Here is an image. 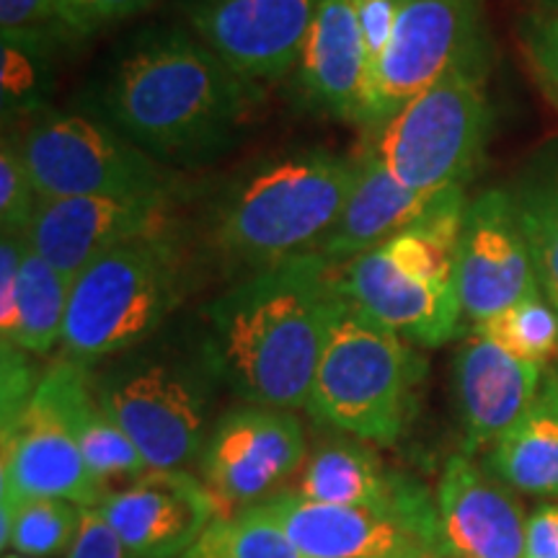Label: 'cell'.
Listing matches in <instances>:
<instances>
[{
	"mask_svg": "<svg viewBox=\"0 0 558 558\" xmlns=\"http://www.w3.org/2000/svg\"><path fill=\"white\" fill-rule=\"evenodd\" d=\"M262 101L194 32L132 39L96 88V117L163 166H202L235 143Z\"/></svg>",
	"mask_w": 558,
	"mask_h": 558,
	"instance_id": "cell-1",
	"label": "cell"
},
{
	"mask_svg": "<svg viewBox=\"0 0 558 558\" xmlns=\"http://www.w3.org/2000/svg\"><path fill=\"white\" fill-rule=\"evenodd\" d=\"M337 300L318 251L251 271L207 305L209 367L248 407L305 409Z\"/></svg>",
	"mask_w": 558,
	"mask_h": 558,
	"instance_id": "cell-2",
	"label": "cell"
},
{
	"mask_svg": "<svg viewBox=\"0 0 558 558\" xmlns=\"http://www.w3.org/2000/svg\"><path fill=\"white\" fill-rule=\"evenodd\" d=\"M360 169L362 158L326 148L256 166L222 197L215 246L248 275L318 251L341 218Z\"/></svg>",
	"mask_w": 558,
	"mask_h": 558,
	"instance_id": "cell-3",
	"label": "cell"
},
{
	"mask_svg": "<svg viewBox=\"0 0 558 558\" xmlns=\"http://www.w3.org/2000/svg\"><path fill=\"white\" fill-rule=\"evenodd\" d=\"M190 290V256L177 228L122 243L75 277L62 357L96 365L148 344Z\"/></svg>",
	"mask_w": 558,
	"mask_h": 558,
	"instance_id": "cell-4",
	"label": "cell"
},
{
	"mask_svg": "<svg viewBox=\"0 0 558 558\" xmlns=\"http://www.w3.org/2000/svg\"><path fill=\"white\" fill-rule=\"evenodd\" d=\"M422 375L407 339L339 295L305 409L341 435L393 445L414 411Z\"/></svg>",
	"mask_w": 558,
	"mask_h": 558,
	"instance_id": "cell-5",
	"label": "cell"
},
{
	"mask_svg": "<svg viewBox=\"0 0 558 558\" xmlns=\"http://www.w3.org/2000/svg\"><path fill=\"white\" fill-rule=\"evenodd\" d=\"M218 375L199 357L153 349L120 354L94 380L96 399L120 424L150 471H190L209 437V386Z\"/></svg>",
	"mask_w": 558,
	"mask_h": 558,
	"instance_id": "cell-6",
	"label": "cell"
},
{
	"mask_svg": "<svg viewBox=\"0 0 558 558\" xmlns=\"http://www.w3.org/2000/svg\"><path fill=\"white\" fill-rule=\"evenodd\" d=\"M13 143L41 199H177L169 166L158 163L96 114L45 107L26 117V128Z\"/></svg>",
	"mask_w": 558,
	"mask_h": 558,
	"instance_id": "cell-7",
	"label": "cell"
},
{
	"mask_svg": "<svg viewBox=\"0 0 558 558\" xmlns=\"http://www.w3.org/2000/svg\"><path fill=\"white\" fill-rule=\"evenodd\" d=\"M484 73L486 68H465L445 75L375 130L369 153L407 190L437 194L465 186L492 122Z\"/></svg>",
	"mask_w": 558,
	"mask_h": 558,
	"instance_id": "cell-8",
	"label": "cell"
},
{
	"mask_svg": "<svg viewBox=\"0 0 558 558\" xmlns=\"http://www.w3.org/2000/svg\"><path fill=\"white\" fill-rule=\"evenodd\" d=\"M488 29L481 0H401L386 52L369 75L362 122L378 130L445 75L486 68Z\"/></svg>",
	"mask_w": 558,
	"mask_h": 558,
	"instance_id": "cell-9",
	"label": "cell"
},
{
	"mask_svg": "<svg viewBox=\"0 0 558 558\" xmlns=\"http://www.w3.org/2000/svg\"><path fill=\"white\" fill-rule=\"evenodd\" d=\"M243 512L290 535L311 558H448L435 499L418 507H341L279 494Z\"/></svg>",
	"mask_w": 558,
	"mask_h": 558,
	"instance_id": "cell-10",
	"label": "cell"
},
{
	"mask_svg": "<svg viewBox=\"0 0 558 558\" xmlns=\"http://www.w3.org/2000/svg\"><path fill=\"white\" fill-rule=\"evenodd\" d=\"M305 458V429L292 411L243 407L218 418L197 465L220 514H239L271 499Z\"/></svg>",
	"mask_w": 558,
	"mask_h": 558,
	"instance_id": "cell-11",
	"label": "cell"
},
{
	"mask_svg": "<svg viewBox=\"0 0 558 558\" xmlns=\"http://www.w3.org/2000/svg\"><path fill=\"white\" fill-rule=\"evenodd\" d=\"M324 0H190L192 32L254 86L292 73Z\"/></svg>",
	"mask_w": 558,
	"mask_h": 558,
	"instance_id": "cell-12",
	"label": "cell"
},
{
	"mask_svg": "<svg viewBox=\"0 0 558 558\" xmlns=\"http://www.w3.org/2000/svg\"><path fill=\"white\" fill-rule=\"evenodd\" d=\"M456 288L471 326L541 292L512 192L486 190L469 202L458 243Z\"/></svg>",
	"mask_w": 558,
	"mask_h": 558,
	"instance_id": "cell-13",
	"label": "cell"
},
{
	"mask_svg": "<svg viewBox=\"0 0 558 558\" xmlns=\"http://www.w3.org/2000/svg\"><path fill=\"white\" fill-rule=\"evenodd\" d=\"M0 486L3 497L65 499L78 507H99L111 492L88 469L45 375L24 416L3 432Z\"/></svg>",
	"mask_w": 558,
	"mask_h": 558,
	"instance_id": "cell-14",
	"label": "cell"
},
{
	"mask_svg": "<svg viewBox=\"0 0 558 558\" xmlns=\"http://www.w3.org/2000/svg\"><path fill=\"white\" fill-rule=\"evenodd\" d=\"M173 197L41 199L26 241L47 264L70 277L140 235L171 228Z\"/></svg>",
	"mask_w": 558,
	"mask_h": 558,
	"instance_id": "cell-15",
	"label": "cell"
},
{
	"mask_svg": "<svg viewBox=\"0 0 558 558\" xmlns=\"http://www.w3.org/2000/svg\"><path fill=\"white\" fill-rule=\"evenodd\" d=\"M99 512L137 558H181L220 518L205 481L190 471H150L109 492Z\"/></svg>",
	"mask_w": 558,
	"mask_h": 558,
	"instance_id": "cell-16",
	"label": "cell"
},
{
	"mask_svg": "<svg viewBox=\"0 0 558 558\" xmlns=\"http://www.w3.org/2000/svg\"><path fill=\"white\" fill-rule=\"evenodd\" d=\"M337 292L418 347L448 344L465 320L456 284H432L407 275L380 246L337 267Z\"/></svg>",
	"mask_w": 558,
	"mask_h": 558,
	"instance_id": "cell-17",
	"label": "cell"
},
{
	"mask_svg": "<svg viewBox=\"0 0 558 558\" xmlns=\"http://www.w3.org/2000/svg\"><path fill=\"white\" fill-rule=\"evenodd\" d=\"M448 558H525V527L512 488L460 452L445 463L435 494Z\"/></svg>",
	"mask_w": 558,
	"mask_h": 558,
	"instance_id": "cell-18",
	"label": "cell"
},
{
	"mask_svg": "<svg viewBox=\"0 0 558 558\" xmlns=\"http://www.w3.org/2000/svg\"><path fill=\"white\" fill-rule=\"evenodd\" d=\"M292 86L305 109L339 122H362L369 60L357 0H324L292 68Z\"/></svg>",
	"mask_w": 558,
	"mask_h": 558,
	"instance_id": "cell-19",
	"label": "cell"
},
{
	"mask_svg": "<svg viewBox=\"0 0 558 558\" xmlns=\"http://www.w3.org/2000/svg\"><path fill=\"white\" fill-rule=\"evenodd\" d=\"M543 365L520 360L486 333L469 331L456 354V396L465 456L492 448L535 401Z\"/></svg>",
	"mask_w": 558,
	"mask_h": 558,
	"instance_id": "cell-20",
	"label": "cell"
},
{
	"mask_svg": "<svg viewBox=\"0 0 558 558\" xmlns=\"http://www.w3.org/2000/svg\"><path fill=\"white\" fill-rule=\"evenodd\" d=\"M292 497L341 507H418L427 505V488L414 478L393 473L357 437H339L318 445L305 458Z\"/></svg>",
	"mask_w": 558,
	"mask_h": 558,
	"instance_id": "cell-21",
	"label": "cell"
},
{
	"mask_svg": "<svg viewBox=\"0 0 558 558\" xmlns=\"http://www.w3.org/2000/svg\"><path fill=\"white\" fill-rule=\"evenodd\" d=\"M435 194H418L399 184L390 177L386 166L373 153L362 158V169L349 194L341 218L326 241L320 243L318 254H324L331 264L352 262L365 251L378 248L380 243L393 239L399 230L411 226Z\"/></svg>",
	"mask_w": 558,
	"mask_h": 558,
	"instance_id": "cell-22",
	"label": "cell"
},
{
	"mask_svg": "<svg viewBox=\"0 0 558 558\" xmlns=\"http://www.w3.org/2000/svg\"><path fill=\"white\" fill-rule=\"evenodd\" d=\"M45 380L58 396L62 414H65L83 458L96 478L109 486V481L114 478L137 481L148 476L150 469L145 458L96 399L94 378L88 375L86 365L60 357L47 369Z\"/></svg>",
	"mask_w": 558,
	"mask_h": 558,
	"instance_id": "cell-23",
	"label": "cell"
},
{
	"mask_svg": "<svg viewBox=\"0 0 558 558\" xmlns=\"http://www.w3.org/2000/svg\"><path fill=\"white\" fill-rule=\"evenodd\" d=\"M488 471L512 492L558 499V369H550L525 414L492 445Z\"/></svg>",
	"mask_w": 558,
	"mask_h": 558,
	"instance_id": "cell-24",
	"label": "cell"
},
{
	"mask_svg": "<svg viewBox=\"0 0 558 558\" xmlns=\"http://www.w3.org/2000/svg\"><path fill=\"white\" fill-rule=\"evenodd\" d=\"M70 290H73V279L47 264L32 246H26L19 275L13 331L3 344H13L39 357L62 344Z\"/></svg>",
	"mask_w": 558,
	"mask_h": 558,
	"instance_id": "cell-25",
	"label": "cell"
},
{
	"mask_svg": "<svg viewBox=\"0 0 558 558\" xmlns=\"http://www.w3.org/2000/svg\"><path fill=\"white\" fill-rule=\"evenodd\" d=\"M0 543L5 554L47 558L70 550L81 527L83 507L65 499L0 497Z\"/></svg>",
	"mask_w": 558,
	"mask_h": 558,
	"instance_id": "cell-26",
	"label": "cell"
},
{
	"mask_svg": "<svg viewBox=\"0 0 558 558\" xmlns=\"http://www.w3.org/2000/svg\"><path fill=\"white\" fill-rule=\"evenodd\" d=\"M541 292L558 311V158L520 179L512 192Z\"/></svg>",
	"mask_w": 558,
	"mask_h": 558,
	"instance_id": "cell-27",
	"label": "cell"
},
{
	"mask_svg": "<svg viewBox=\"0 0 558 558\" xmlns=\"http://www.w3.org/2000/svg\"><path fill=\"white\" fill-rule=\"evenodd\" d=\"M514 357L546 367L558 354V311L543 292L520 300L499 316L471 326Z\"/></svg>",
	"mask_w": 558,
	"mask_h": 558,
	"instance_id": "cell-28",
	"label": "cell"
},
{
	"mask_svg": "<svg viewBox=\"0 0 558 558\" xmlns=\"http://www.w3.org/2000/svg\"><path fill=\"white\" fill-rule=\"evenodd\" d=\"M181 558H311L271 522L251 512L220 514Z\"/></svg>",
	"mask_w": 558,
	"mask_h": 558,
	"instance_id": "cell-29",
	"label": "cell"
},
{
	"mask_svg": "<svg viewBox=\"0 0 558 558\" xmlns=\"http://www.w3.org/2000/svg\"><path fill=\"white\" fill-rule=\"evenodd\" d=\"M54 32L13 34L3 37V114H37L45 109L41 86L50 75V52Z\"/></svg>",
	"mask_w": 558,
	"mask_h": 558,
	"instance_id": "cell-30",
	"label": "cell"
},
{
	"mask_svg": "<svg viewBox=\"0 0 558 558\" xmlns=\"http://www.w3.org/2000/svg\"><path fill=\"white\" fill-rule=\"evenodd\" d=\"M39 205L41 197L24 158H21L19 145L5 132L3 145H0V228H3V235H24L26 239Z\"/></svg>",
	"mask_w": 558,
	"mask_h": 558,
	"instance_id": "cell-31",
	"label": "cell"
},
{
	"mask_svg": "<svg viewBox=\"0 0 558 558\" xmlns=\"http://www.w3.org/2000/svg\"><path fill=\"white\" fill-rule=\"evenodd\" d=\"M518 37L535 86L558 109V13H530L522 19Z\"/></svg>",
	"mask_w": 558,
	"mask_h": 558,
	"instance_id": "cell-32",
	"label": "cell"
},
{
	"mask_svg": "<svg viewBox=\"0 0 558 558\" xmlns=\"http://www.w3.org/2000/svg\"><path fill=\"white\" fill-rule=\"evenodd\" d=\"M158 0H54V29L65 37H90L148 11Z\"/></svg>",
	"mask_w": 558,
	"mask_h": 558,
	"instance_id": "cell-33",
	"label": "cell"
},
{
	"mask_svg": "<svg viewBox=\"0 0 558 558\" xmlns=\"http://www.w3.org/2000/svg\"><path fill=\"white\" fill-rule=\"evenodd\" d=\"M0 362H3V373H0V411H3V432H9L13 424L24 416V411L29 409V403L37 393L41 375L34 373L32 367V354L24 349L3 344L0 347Z\"/></svg>",
	"mask_w": 558,
	"mask_h": 558,
	"instance_id": "cell-34",
	"label": "cell"
},
{
	"mask_svg": "<svg viewBox=\"0 0 558 558\" xmlns=\"http://www.w3.org/2000/svg\"><path fill=\"white\" fill-rule=\"evenodd\" d=\"M68 558H137L109 527L99 507H83L81 527Z\"/></svg>",
	"mask_w": 558,
	"mask_h": 558,
	"instance_id": "cell-35",
	"label": "cell"
},
{
	"mask_svg": "<svg viewBox=\"0 0 558 558\" xmlns=\"http://www.w3.org/2000/svg\"><path fill=\"white\" fill-rule=\"evenodd\" d=\"M26 246L29 243L24 235H3V241H0V341H9L13 331L19 275Z\"/></svg>",
	"mask_w": 558,
	"mask_h": 558,
	"instance_id": "cell-36",
	"label": "cell"
},
{
	"mask_svg": "<svg viewBox=\"0 0 558 558\" xmlns=\"http://www.w3.org/2000/svg\"><path fill=\"white\" fill-rule=\"evenodd\" d=\"M401 0H357V16L362 39L369 60V75L386 52L390 34L396 26V13H399Z\"/></svg>",
	"mask_w": 558,
	"mask_h": 558,
	"instance_id": "cell-37",
	"label": "cell"
},
{
	"mask_svg": "<svg viewBox=\"0 0 558 558\" xmlns=\"http://www.w3.org/2000/svg\"><path fill=\"white\" fill-rule=\"evenodd\" d=\"M0 32L13 34L54 32V0H0Z\"/></svg>",
	"mask_w": 558,
	"mask_h": 558,
	"instance_id": "cell-38",
	"label": "cell"
},
{
	"mask_svg": "<svg viewBox=\"0 0 558 558\" xmlns=\"http://www.w3.org/2000/svg\"><path fill=\"white\" fill-rule=\"evenodd\" d=\"M525 558H558V505L535 507L525 527Z\"/></svg>",
	"mask_w": 558,
	"mask_h": 558,
	"instance_id": "cell-39",
	"label": "cell"
},
{
	"mask_svg": "<svg viewBox=\"0 0 558 558\" xmlns=\"http://www.w3.org/2000/svg\"><path fill=\"white\" fill-rule=\"evenodd\" d=\"M541 9L548 11V13H558V0H538Z\"/></svg>",
	"mask_w": 558,
	"mask_h": 558,
	"instance_id": "cell-40",
	"label": "cell"
},
{
	"mask_svg": "<svg viewBox=\"0 0 558 558\" xmlns=\"http://www.w3.org/2000/svg\"><path fill=\"white\" fill-rule=\"evenodd\" d=\"M3 558H26V556H16V554H5Z\"/></svg>",
	"mask_w": 558,
	"mask_h": 558,
	"instance_id": "cell-41",
	"label": "cell"
}]
</instances>
